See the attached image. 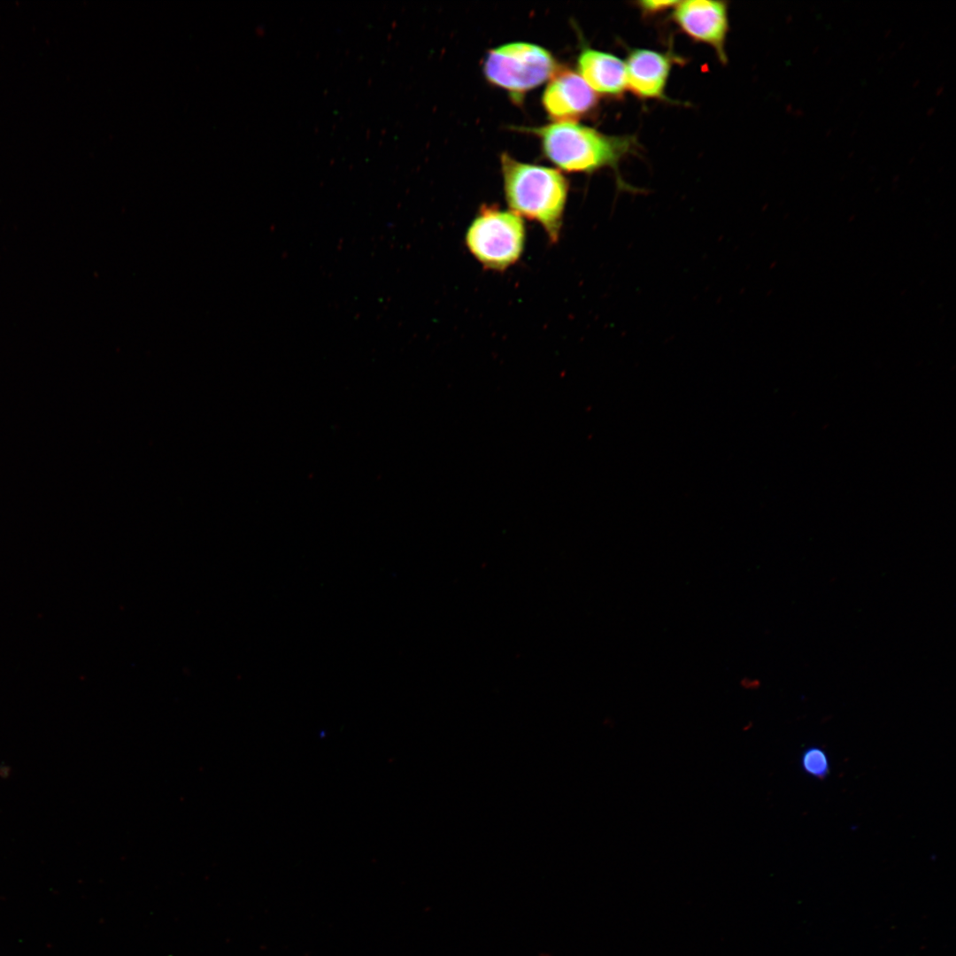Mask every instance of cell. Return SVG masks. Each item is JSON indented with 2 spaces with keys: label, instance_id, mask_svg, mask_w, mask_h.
Here are the masks:
<instances>
[{
  "label": "cell",
  "instance_id": "cell-1",
  "mask_svg": "<svg viewBox=\"0 0 956 956\" xmlns=\"http://www.w3.org/2000/svg\"><path fill=\"white\" fill-rule=\"evenodd\" d=\"M504 192L509 210L544 228L551 243L559 239L569 184L554 168L500 157Z\"/></svg>",
  "mask_w": 956,
  "mask_h": 956
},
{
  "label": "cell",
  "instance_id": "cell-2",
  "mask_svg": "<svg viewBox=\"0 0 956 956\" xmlns=\"http://www.w3.org/2000/svg\"><path fill=\"white\" fill-rule=\"evenodd\" d=\"M527 130L539 138L544 156L568 173L613 167L635 143L630 136L607 135L578 122H552Z\"/></svg>",
  "mask_w": 956,
  "mask_h": 956
},
{
  "label": "cell",
  "instance_id": "cell-3",
  "mask_svg": "<svg viewBox=\"0 0 956 956\" xmlns=\"http://www.w3.org/2000/svg\"><path fill=\"white\" fill-rule=\"evenodd\" d=\"M465 242L484 269L503 272L523 253L526 242L523 219L510 210L483 204L468 226Z\"/></svg>",
  "mask_w": 956,
  "mask_h": 956
},
{
  "label": "cell",
  "instance_id": "cell-4",
  "mask_svg": "<svg viewBox=\"0 0 956 956\" xmlns=\"http://www.w3.org/2000/svg\"><path fill=\"white\" fill-rule=\"evenodd\" d=\"M559 68L546 49L529 42H515L490 50L482 70L487 81L509 93L516 103L540 86Z\"/></svg>",
  "mask_w": 956,
  "mask_h": 956
},
{
  "label": "cell",
  "instance_id": "cell-5",
  "mask_svg": "<svg viewBox=\"0 0 956 956\" xmlns=\"http://www.w3.org/2000/svg\"><path fill=\"white\" fill-rule=\"evenodd\" d=\"M598 98L578 73L559 66L547 83L542 104L554 122H577L595 109Z\"/></svg>",
  "mask_w": 956,
  "mask_h": 956
},
{
  "label": "cell",
  "instance_id": "cell-6",
  "mask_svg": "<svg viewBox=\"0 0 956 956\" xmlns=\"http://www.w3.org/2000/svg\"><path fill=\"white\" fill-rule=\"evenodd\" d=\"M673 19L682 32L696 42L716 51L722 62L727 59L725 42L729 30L728 9L724 2L709 0L680 1Z\"/></svg>",
  "mask_w": 956,
  "mask_h": 956
},
{
  "label": "cell",
  "instance_id": "cell-7",
  "mask_svg": "<svg viewBox=\"0 0 956 956\" xmlns=\"http://www.w3.org/2000/svg\"><path fill=\"white\" fill-rule=\"evenodd\" d=\"M627 89L642 98H663L672 67L670 57L647 49L631 50L625 62Z\"/></svg>",
  "mask_w": 956,
  "mask_h": 956
},
{
  "label": "cell",
  "instance_id": "cell-8",
  "mask_svg": "<svg viewBox=\"0 0 956 956\" xmlns=\"http://www.w3.org/2000/svg\"><path fill=\"white\" fill-rule=\"evenodd\" d=\"M577 69L596 93L619 96L627 89L625 62L615 55L584 48L578 56Z\"/></svg>",
  "mask_w": 956,
  "mask_h": 956
},
{
  "label": "cell",
  "instance_id": "cell-9",
  "mask_svg": "<svg viewBox=\"0 0 956 956\" xmlns=\"http://www.w3.org/2000/svg\"><path fill=\"white\" fill-rule=\"evenodd\" d=\"M800 765L804 772L817 779L826 778L830 771L827 753L817 746L808 747L803 752Z\"/></svg>",
  "mask_w": 956,
  "mask_h": 956
},
{
  "label": "cell",
  "instance_id": "cell-10",
  "mask_svg": "<svg viewBox=\"0 0 956 956\" xmlns=\"http://www.w3.org/2000/svg\"><path fill=\"white\" fill-rule=\"evenodd\" d=\"M679 1L649 0L639 2V7L646 13H657L675 8Z\"/></svg>",
  "mask_w": 956,
  "mask_h": 956
},
{
  "label": "cell",
  "instance_id": "cell-11",
  "mask_svg": "<svg viewBox=\"0 0 956 956\" xmlns=\"http://www.w3.org/2000/svg\"><path fill=\"white\" fill-rule=\"evenodd\" d=\"M740 684L745 690H757L760 687V681L757 678L744 677L741 679Z\"/></svg>",
  "mask_w": 956,
  "mask_h": 956
}]
</instances>
